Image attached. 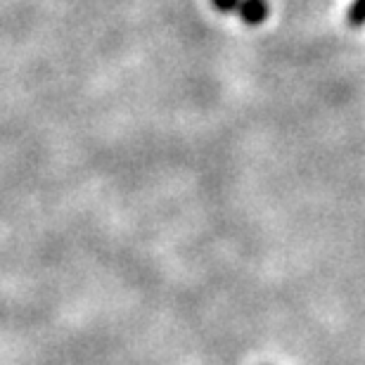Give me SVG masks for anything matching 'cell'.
<instances>
[{
	"label": "cell",
	"instance_id": "1",
	"mask_svg": "<svg viewBox=\"0 0 365 365\" xmlns=\"http://www.w3.org/2000/svg\"><path fill=\"white\" fill-rule=\"evenodd\" d=\"M268 12H271L268 0H242V3H240V10H237L240 19L250 26L264 24V21L268 19Z\"/></svg>",
	"mask_w": 365,
	"mask_h": 365
},
{
	"label": "cell",
	"instance_id": "2",
	"mask_svg": "<svg viewBox=\"0 0 365 365\" xmlns=\"http://www.w3.org/2000/svg\"><path fill=\"white\" fill-rule=\"evenodd\" d=\"M346 17H349V24L351 26H363L365 24V0H354Z\"/></svg>",
	"mask_w": 365,
	"mask_h": 365
},
{
	"label": "cell",
	"instance_id": "3",
	"mask_svg": "<svg viewBox=\"0 0 365 365\" xmlns=\"http://www.w3.org/2000/svg\"><path fill=\"white\" fill-rule=\"evenodd\" d=\"M240 3H242V0H211V5H214L218 12H237Z\"/></svg>",
	"mask_w": 365,
	"mask_h": 365
}]
</instances>
